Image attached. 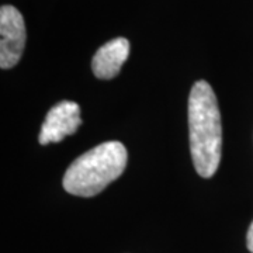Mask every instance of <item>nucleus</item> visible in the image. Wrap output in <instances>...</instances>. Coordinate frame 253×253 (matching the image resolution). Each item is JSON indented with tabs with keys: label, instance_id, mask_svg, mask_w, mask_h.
I'll list each match as a JSON object with an SVG mask.
<instances>
[{
	"label": "nucleus",
	"instance_id": "6",
	"mask_svg": "<svg viewBox=\"0 0 253 253\" xmlns=\"http://www.w3.org/2000/svg\"><path fill=\"white\" fill-rule=\"evenodd\" d=\"M246 246L249 249V252L253 253V221L249 229H248V235H246Z\"/></svg>",
	"mask_w": 253,
	"mask_h": 253
},
{
	"label": "nucleus",
	"instance_id": "1",
	"mask_svg": "<svg viewBox=\"0 0 253 253\" xmlns=\"http://www.w3.org/2000/svg\"><path fill=\"white\" fill-rule=\"evenodd\" d=\"M189 138L196 172L211 177L221 162L222 128L215 93L206 81L196 82L190 91Z\"/></svg>",
	"mask_w": 253,
	"mask_h": 253
},
{
	"label": "nucleus",
	"instance_id": "4",
	"mask_svg": "<svg viewBox=\"0 0 253 253\" xmlns=\"http://www.w3.org/2000/svg\"><path fill=\"white\" fill-rule=\"evenodd\" d=\"M81 126L79 104L69 100H62L48 111L41 126L38 141L41 145L61 142L65 136L73 135Z\"/></svg>",
	"mask_w": 253,
	"mask_h": 253
},
{
	"label": "nucleus",
	"instance_id": "5",
	"mask_svg": "<svg viewBox=\"0 0 253 253\" xmlns=\"http://www.w3.org/2000/svg\"><path fill=\"white\" fill-rule=\"evenodd\" d=\"M129 55V42L126 38L118 37L114 38L97 49L93 56L91 69L96 78L99 79H113L117 76L123 63L126 62Z\"/></svg>",
	"mask_w": 253,
	"mask_h": 253
},
{
	"label": "nucleus",
	"instance_id": "3",
	"mask_svg": "<svg viewBox=\"0 0 253 253\" xmlns=\"http://www.w3.org/2000/svg\"><path fill=\"white\" fill-rule=\"evenodd\" d=\"M26 24L21 13L13 6L0 9V68L10 69L17 65L26 46Z\"/></svg>",
	"mask_w": 253,
	"mask_h": 253
},
{
	"label": "nucleus",
	"instance_id": "2",
	"mask_svg": "<svg viewBox=\"0 0 253 253\" xmlns=\"http://www.w3.org/2000/svg\"><path fill=\"white\" fill-rule=\"evenodd\" d=\"M128 154L118 141L104 142L81 155L63 176V189L79 197H93L118 179L126 166Z\"/></svg>",
	"mask_w": 253,
	"mask_h": 253
}]
</instances>
